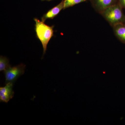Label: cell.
I'll return each mask as SVG.
<instances>
[{"mask_svg": "<svg viewBox=\"0 0 125 125\" xmlns=\"http://www.w3.org/2000/svg\"><path fill=\"white\" fill-rule=\"evenodd\" d=\"M64 0H62L60 3L52 8L44 14L41 18V20L45 22L47 20L53 19L58 15L62 10L64 9Z\"/></svg>", "mask_w": 125, "mask_h": 125, "instance_id": "6", "label": "cell"}, {"mask_svg": "<svg viewBox=\"0 0 125 125\" xmlns=\"http://www.w3.org/2000/svg\"><path fill=\"white\" fill-rule=\"evenodd\" d=\"M35 22V30L36 37L41 42L43 49V56L46 52L49 41L54 36V25L50 26L37 18L34 19Z\"/></svg>", "mask_w": 125, "mask_h": 125, "instance_id": "1", "label": "cell"}, {"mask_svg": "<svg viewBox=\"0 0 125 125\" xmlns=\"http://www.w3.org/2000/svg\"><path fill=\"white\" fill-rule=\"evenodd\" d=\"M119 4L122 7L125 8V0H119Z\"/></svg>", "mask_w": 125, "mask_h": 125, "instance_id": "10", "label": "cell"}, {"mask_svg": "<svg viewBox=\"0 0 125 125\" xmlns=\"http://www.w3.org/2000/svg\"><path fill=\"white\" fill-rule=\"evenodd\" d=\"M13 83H6L4 87H0V102L7 103L14 97Z\"/></svg>", "mask_w": 125, "mask_h": 125, "instance_id": "4", "label": "cell"}, {"mask_svg": "<svg viewBox=\"0 0 125 125\" xmlns=\"http://www.w3.org/2000/svg\"><path fill=\"white\" fill-rule=\"evenodd\" d=\"M25 65L23 64L10 67L7 70L4 72L5 75V83L12 82L14 83L18 78L24 74Z\"/></svg>", "mask_w": 125, "mask_h": 125, "instance_id": "3", "label": "cell"}, {"mask_svg": "<svg viewBox=\"0 0 125 125\" xmlns=\"http://www.w3.org/2000/svg\"><path fill=\"white\" fill-rule=\"evenodd\" d=\"M11 67L9 59L6 57H0V71L4 72Z\"/></svg>", "mask_w": 125, "mask_h": 125, "instance_id": "8", "label": "cell"}, {"mask_svg": "<svg viewBox=\"0 0 125 125\" xmlns=\"http://www.w3.org/2000/svg\"><path fill=\"white\" fill-rule=\"evenodd\" d=\"M113 27L117 37L122 42L125 43V24L123 23L118 24Z\"/></svg>", "mask_w": 125, "mask_h": 125, "instance_id": "7", "label": "cell"}, {"mask_svg": "<svg viewBox=\"0 0 125 125\" xmlns=\"http://www.w3.org/2000/svg\"><path fill=\"white\" fill-rule=\"evenodd\" d=\"M117 0H91L93 7L100 14L110 6L116 4Z\"/></svg>", "mask_w": 125, "mask_h": 125, "instance_id": "5", "label": "cell"}, {"mask_svg": "<svg viewBox=\"0 0 125 125\" xmlns=\"http://www.w3.org/2000/svg\"><path fill=\"white\" fill-rule=\"evenodd\" d=\"M122 7L119 4H115L107 8L101 14L112 27L125 21V16Z\"/></svg>", "mask_w": 125, "mask_h": 125, "instance_id": "2", "label": "cell"}, {"mask_svg": "<svg viewBox=\"0 0 125 125\" xmlns=\"http://www.w3.org/2000/svg\"><path fill=\"white\" fill-rule=\"evenodd\" d=\"M88 0H64V9L72 7L75 5L85 2Z\"/></svg>", "mask_w": 125, "mask_h": 125, "instance_id": "9", "label": "cell"}, {"mask_svg": "<svg viewBox=\"0 0 125 125\" xmlns=\"http://www.w3.org/2000/svg\"><path fill=\"white\" fill-rule=\"evenodd\" d=\"M41 1H52V0H41Z\"/></svg>", "mask_w": 125, "mask_h": 125, "instance_id": "11", "label": "cell"}]
</instances>
